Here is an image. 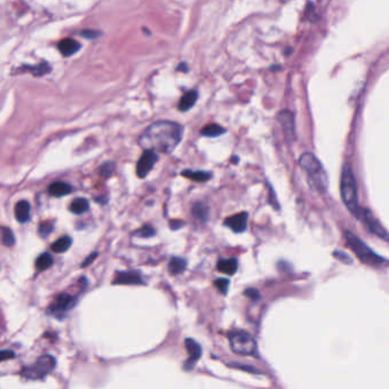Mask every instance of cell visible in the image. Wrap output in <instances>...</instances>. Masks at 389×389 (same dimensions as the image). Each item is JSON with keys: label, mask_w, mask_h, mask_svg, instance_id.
Listing matches in <instances>:
<instances>
[{"label": "cell", "mask_w": 389, "mask_h": 389, "mask_svg": "<svg viewBox=\"0 0 389 389\" xmlns=\"http://www.w3.org/2000/svg\"><path fill=\"white\" fill-rule=\"evenodd\" d=\"M213 284H215V287L218 289L220 293L224 294V296L227 294L228 287H229V280H227V278H223V277L216 278L215 282H213Z\"/></svg>", "instance_id": "cell-27"}, {"label": "cell", "mask_w": 389, "mask_h": 389, "mask_svg": "<svg viewBox=\"0 0 389 389\" xmlns=\"http://www.w3.org/2000/svg\"><path fill=\"white\" fill-rule=\"evenodd\" d=\"M244 296L248 297L249 299L254 300V301H259L260 300V293H259V291L257 289H254V288H249L244 291Z\"/></svg>", "instance_id": "cell-33"}, {"label": "cell", "mask_w": 389, "mask_h": 389, "mask_svg": "<svg viewBox=\"0 0 389 389\" xmlns=\"http://www.w3.org/2000/svg\"><path fill=\"white\" fill-rule=\"evenodd\" d=\"M74 306V298L69 296L66 293H61L55 298L54 303L50 305L49 310L48 312L51 314H58V313H65L67 310L72 308Z\"/></svg>", "instance_id": "cell-11"}, {"label": "cell", "mask_w": 389, "mask_h": 389, "mask_svg": "<svg viewBox=\"0 0 389 389\" xmlns=\"http://www.w3.org/2000/svg\"><path fill=\"white\" fill-rule=\"evenodd\" d=\"M53 224L49 223V222H44L40 224V226H39V234H40L43 238H46L50 234L51 232H53Z\"/></svg>", "instance_id": "cell-29"}, {"label": "cell", "mask_w": 389, "mask_h": 389, "mask_svg": "<svg viewBox=\"0 0 389 389\" xmlns=\"http://www.w3.org/2000/svg\"><path fill=\"white\" fill-rule=\"evenodd\" d=\"M357 218L362 219L363 222H364L366 227L369 228V231H370L372 234L377 235L378 238L385 240V241H388L387 229H386L384 226L381 225L380 222L375 218V217L373 216V213H372L370 210L365 209V208H359Z\"/></svg>", "instance_id": "cell-7"}, {"label": "cell", "mask_w": 389, "mask_h": 389, "mask_svg": "<svg viewBox=\"0 0 389 389\" xmlns=\"http://www.w3.org/2000/svg\"><path fill=\"white\" fill-rule=\"evenodd\" d=\"M71 244H72V239L70 236H62L58 240H56L53 244H51V250L57 254H62L70 249Z\"/></svg>", "instance_id": "cell-22"}, {"label": "cell", "mask_w": 389, "mask_h": 389, "mask_svg": "<svg viewBox=\"0 0 389 389\" xmlns=\"http://www.w3.org/2000/svg\"><path fill=\"white\" fill-rule=\"evenodd\" d=\"M231 366H234V368H239L241 369V370H249V372H254V373H258V370L257 369L252 368V366H245V365H231Z\"/></svg>", "instance_id": "cell-35"}, {"label": "cell", "mask_w": 389, "mask_h": 389, "mask_svg": "<svg viewBox=\"0 0 389 389\" xmlns=\"http://www.w3.org/2000/svg\"><path fill=\"white\" fill-rule=\"evenodd\" d=\"M88 209L89 202L86 199H83V197H79V199L74 200L70 207L71 212L76 213V215H81V213L86 212Z\"/></svg>", "instance_id": "cell-24"}, {"label": "cell", "mask_w": 389, "mask_h": 389, "mask_svg": "<svg viewBox=\"0 0 389 389\" xmlns=\"http://www.w3.org/2000/svg\"><path fill=\"white\" fill-rule=\"evenodd\" d=\"M134 235L138 236V238H144V239L152 238V236L155 235V229L148 225L143 226L142 228L137 229V231L134 233Z\"/></svg>", "instance_id": "cell-28"}, {"label": "cell", "mask_w": 389, "mask_h": 389, "mask_svg": "<svg viewBox=\"0 0 389 389\" xmlns=\"http://www.w3.org/2000/svg\"><path fill=\"white\" fill-rule=\"evenodd\" d=\"M81 45L78 43L77 40H74V39H63V40L60 41V44H58V50L61 51V54L63 55V56H71V55L76 54L78 50L80 49Z\"/></svg>", "instance_id": "cell-14"}, {"label": "cell", "mask_w": 389, "mask_h": 389, "mask_svg": "<svg viewBox=\"0 0 389 389\" xmlns=\"http://www.w3.org/2000/svg\"><path fill=\"white\" fill-rule=\"evenodd\" d=\"M180 224H183V222H179V220H177V222H170V227L173 229H177L183 226L180 225Z\"/></svg>", "instance_id": "cell-38"}, {"label": "cell", "mask_w": 389, "mask_h": 389, "mask_svg": "<svg viewBox=\"0 0 389 389\" xmlns=\"http://www.w3.org/2000/svg\"><path fill=\"white\" fill-rule=\"evenodd\" d=\"M15 217L19 223L24 224L30 219V204L28 201L22 200L15 206Z\"/></svg>", "instance_id": "cell-16"}, {"label": "cell", "mask_w": 389, "mask_h": 389, "mask_svg": "<svg viewBox=\"0 0 389 389\" xmlns=\"http://www.w3.org/2000/svg\"><path fill=\"white\" fill-rule=\"evenodd\" d=\"M1 241L6 247H12L15 243V238L9 228H2L1 231Z\"/></svg>", "instance_id": "cell-26"}, {"label": "cell", "mask_w": 389, "mask_h": 389, "mask_svg": "<svg viewBox=\"0 0 389 389\" xmlns=\"http://www.w3.org/2000/svg\"><path fill=\"white\" fill-rule=\"evenodd\" d=\"M96 257H97V254H96V252H95V254H92V255H90V256H89V257H88V258H87V259H86V261H85V262H83V264H82V266H88V265L90 264V262H92V261L94 260V259H95Z\"/></svg>", "instance_id": "cell-37"}, {"label": "cell", "mask_w": 389, "mask_h": 389, "mask_svg": "<svg viewBox=\"0 0 389 389\" xmlns=\"http://www.w3.org/2000/svg\"><path fill=\"white\" fill-rule=\"evenodd\" d=\"M55 365H56V361L53 356L43 355L34 362V364L27 366L22 370V377L31 379V380L43 379L54 370Z\"/></svg>", "instance_id": "cell-6"}, {"label": "cell", "mask_w": 389, "mask_h": 389, "mask_svg": "<svg viewBox=\"0 0 389 389\" xmlns=\"http://www.w3.org/2000/svg\"><path fill=\"white\" fill-rule=\"evenodd\" d=\"M14 353L11 352V351H4V352H0V362L2 361H6V359H11L14 357Z\"/></svg>", "instance_id": "cell-34"}, {"label": "cell", "mask_w": 389, "mask_h": 389, "mask_svg": "<svg viewBox=\"0 0 389 389\" xmlns=\"http://www.w3.org/2000/svg\"><path fill=\"white\" fill-rule=\"evenodd\" d=\"M340 193L343 203L347 209L357 218L358 215V201H357V186L349 163H345L341 171V179H340Z\"/></svg>", "instance_id": "cell-2"}, {"label": "cell", "mask_w": 389, "mask_h": 389, "mask_svg": "<svg viewBox=\"0 0 389 389\" xmlns=\"http://www.w3.org/2000/svg\"><path fill=\"white\" fill-rule=\"evenodd\" d=\"M53 257L49 254H43L40 255L37 258V261H35V267H37L38 271L43 272L45 270H48L51 265H53Z\"/></svg>", "instance_id": "cell-25"}, {"label": "cell", "mask_w": 389, "mask_h": 389, "mask_svg": "<svg viewBox=\"0 0 389 389\" xmlns=\"http://www.w3.org/2000/svg\"><path fill=\"white\" fill-rule=\"evenodd\" d=\"M48 192H49L50 195L56 197L64 196L72 192V186H70L66 183H63V181H56V183L50 184L49 187H48Z\"/></svg>", "instance_id": "cell-18"}, {"label": "cell", "mask_w": 389, "mask_h": 389, "mask_svg": "<svg viewBox=\"0 0 389 389\" xmlns=\"http://www.w3.org/2000/svg\"><path fill=\"white\" fill-rule=\"evenodd\" d=\"M192 213L194 218L200 222H207L209 218V207L204 202H195L193 204Z\"/></svg>", "instance_id": "cell-21"}, {"label": "cell", "mask_w": 389, "mask_h": 389, "mask_svg": "<svg viewBox=\"0 0 389 389\" xmlns=\"http://www.w3.org/2000/svg\"><path fill=\"white\" fill-rule=\"evenodd\" d=\"M199 98V93L196 90H191V92H187L185 95L181 97L179 100V104H178V110L180 112H186L189 111L195 105L196 100Z\"/></svg>", "instance_id": "cell-15"}, {"label": "cell", "mask_w": 389, "mask_h": 389, "mask_svg": "<svg viewBox=\"0 0 389 389\" xmlns=\"http://www.w3.org/2000/svg\"><path fill=\"white\" fill-rule=\"evenodd\" d=\"M178 70H183V71H184V72H186V71H187V67H186V64H184V63H183V64H180V65H179V66H178Z\"/></svg>", "instance_id": "cell-39"}, {"label": "cell", "mask_w": 389, "mask_h": 389, "mask_svg": "<svg viewBox=\"0 0 389 389\" xmlns=\"http://www.w3.org/2000/svg\"><path fill=\"white\" fill-rule=\"evenodd\" d=\"M186 259L180 257H173L169 260V264H168V270H169V273L171 275H178L186 270Z\"/></svg>", "instance_id": "cell-20"}, {"label": "cell", "mask_w": 389, "mask_h": 389, "mask_svg": "<svg viewBox=\"0 0 389 389\" xmlns=\"http://www.w3.org/2000/svg\"><path fill=\"white\" fill-rule=\"evenodd\" d=\"M299 166L308 175L310 184L320 192H325L329 181L325 170L319 159L309 152H306L299 158Z\"/></svg>", "instance_id": "cell-3"}, {"label": "cell", "mask_w": 389, "mask_h": 389, "mask_svg": "<svg viewBox=\"0 0 389 389\" xmlns=\"http://www.w3.org/2000/svg\"><path fill=\"white\" fill-rule=\"evenodd\" d=\"M185 348L187 353H189L190 357L185 361L184 369H185L186 371H191L193 370L196 362L199 361L201 356H202V348H201L200 343L192 338L185 339Z\"/></svg>", "instance_id": "cell-9"}, {"label": "cell", "mask_w": 389, "mask_h": 389, "mask_svg": "<svg viewBox=\"0 0 389 389\" xmlns=\"http://www.w3.org/2000/svg\"><path fill=\"white\" fill-rule=\"evenodd\" d=\"M99 170L100 175H102L103 177L108 178L113 174V170H114V163H112V162H106V163H104L102 167H100Z\"/></svg>", "instance_id": "cell-31"}, {"label": "cell", "mask_w": 389, "mask_h": 389, "mask_svg": "<svg viewBox=\"0 0 389 389\" xmlns=\"http://www.w3.org/2000/svg\"><path fill=\"white\" fill-rule=\"evenodd\" d=\"M159 160V155L157 152L144 150V153L142 154L141 159H139L137 167H136V173L139 178H145L148 175V173L153 169L154 164L157 163Z\"/></svg>", "instance_id": "cell-8"}, {"label": "cell", "mask_w": 389, "mask_h": 389, "mask_svg": "<svg viewBox=\"0 0 389 389\" xmlns=\"http://www.w3.org/2000/svg\"><path fill=\"white\" fill-rule=\"evenodd\" d=\"M28 70H30L31 72L34 74V76H44V74H46L48 71L50 70V67L47 63H44V64H40V65H37L34 67H29Z\"/></svg>", "instance_id": "cell-30"}, {"label": "cell", "mask_w": 389, "mask_h": 389, "mask_svg": "<svg viewBox=\"0 0 389 389\" xmlns=\"http://www.w3.org/2000/svg\"><path fill=\"white\" fill-rule=\"evenodd\" d=\"M226 129L223 128L222 126L211 124L206 126V127L202 128L201 130V135L207 136V137H218V136H222L223 134H225Z\"/></svg>", "instance_id": "cell-23"}, {"label": "cell", "mask_w": 389, "mask_h": 389, "mask_svg": "<svg viewBox=\"0 0 389 389\" xmlns=\"http://www.w3.org/2000/svg\"><path fill=\"white\" fill-rule=\"evenodd\" d=\"M333 257H336L337 259H339L340 261H342V262H345V264H348V265H351L352 262H353V259L349 257L348 255L346 254V252H342V251H340V250H336V251H333Z\"/></svg>", "instance_id": "cell-32"}, {"label": "cell", "mask_w": 389, "mask_h": 389, "mask_svg": "<svg viewBox=\"0 0 389 389\" xmlns=\"http://www.w3.org/2000/svg\"><path fill=\"white\" fill-rule=\"evenodd\" d=\"M184 134L183 126L173 121H158L145 129L138 139L143 150L169 154L179 144Z\"/></svg>", "instance_id": "cell-1"}, {"label": "cell", "mask_w": 389, "mask_h": 389, "mask_svg": "<svg viewBox=\"0 0 389 389\" xmlns=\"http://www.w3.org/2000/svg\"><path fill=\"white\" fill-rule=\"evenodd\" d=\"M278 122L283 129L287 141L291 143L296 139V130H294V118L293 114L288 110H283L278 114Z\"/></svg>", "instance_id": "cell-10"}, {"label": "cell", "mask_w": 389, "mask_h": 389, "mask_svg": "<svg viewBox=\"0 0 389 389\" xmlns=\"http://www.w3.org/2000/svg\"><path fill=\"white\" fill-rule=\"evenodd\" d=\"M238 259L236 258H228V259H220L217 264V270L222 273L227 275H233L238 271Z\"/></svg>", "instance_id": "cell-17"}, {"label": "cell", "mask_w": 389, "mask_h": 389, "mask_svg": "<svg viewBox=\"0 0 389 389\" xmlns=\"http://www.w3.org/2000/svg\"><path fill=\"white\" fill-rule=\"evenodd\" d=\"M229 346L231 349L235 354L239 355H254L257 351V343L256 340L252 338L251 335L243 330H235L232 331L228 336Z\"/></svg>", "instance_id": "cell-5"}, {"label": "cell", "mask_w": 389, "mask_h": 389, "mask_svg": "<svg viewBox=\"0 0 389 389\" xmlns=\"http://www.w3.org/2000/svg\"><path fill=\"white\" fill-rule=\"evenodd\" d=\"M181 176L189 178V179L193 181H197V183H204V181L209 180L211 178L212 174L208 173V171L203 170H191L185 169L181 173Z\"/></svg>", "instance_id": "cell-19"}, {"label": "cell", "mask_w": 389, "mask_h": 389, "mask_svg": "<svg viewBox=\"0 0 389 389\" xmlns=\"http://www.w3.org/2000/svg\"><path fill=\"white\" fill-rule=\"evenodd\" d=\"M115 284H143V278L137 272H122L116 275Z\"/></svg>", "instance_id": "cell-13"}, {"label": "cell", "mask_w": 389, "mask_h": 389, "mask_svg": "<svg viewBox=\"0 0 389 389\" xmlns=\"http://www.w3.org/2000/svg\"><path fill=\"white\" fill-rule=\"evenodd\" d=\"M345 239L347 241V244L349 245V248L355 252L357 258L362 262H364V264H368L370 266H380L387 262V259L375 254L372 249H370L368 245H366V243L363 242L358 236H356L354 234V233L346 231Z\"/></svg>", "instance_id": "cell-4"}, {"label": "cell", "mask_w": 389, "mask_h": 389, "mask_svg": "<svg viewBox=\"0 0 389 389\" xmlns=\"http://www.w3.org/2000/svg\"><path fill=\"white\" fill-rule=\"evenodd\" d=\"M224 225L235 233H242L247 229L248 212H240L224 220Z\"/></svg>", "instance_id": "cell-12"}, {"label": "cell", "mask_w": 389, "mask_h": 389, "mask_svg": "<svg viewBox=\"0 0 389 389\" xmlns=\"http://www.w3.org/2000/svg\"><path fill=\"white\" fill-rule=\"evenodd\" d=\"M99 34V32H97V31H83L82 32V35H85L86 38H88V39H94V38H96L97 35Z\"/></svg>", "instance_id": "cell-36"}]
</instances>
